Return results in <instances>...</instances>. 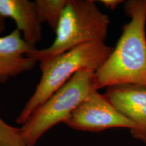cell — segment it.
I'll list each match as a JSON object with an SVG mask.
<instances>
[{
	"label": "cell",
	"mask_w": 146,
	"mask_h": 146,
	"mask_svg": "<svg viewBox=\"0 0 146 146\" xmlns=\"http://www.w3.org/2000/svg\"><path fill=\"white\" fill-rule=\"evenodd\" d=\"M125 11L131 20L112 54L95 72L97 91L124 85L146 88V0L126 1Z\"/></svg>",
	"instance_id": "6da1fadb"
},
{
	"label": "cell",
	"mask_w": 146,
	"mask_h": 146,
	"mask_svg": "<svg viewBox=\"0 0 146 146\" xmlns=\"http://www.w3.org/2000/svg\"><path fill=\"white\" fill-rule=\"evenodd\" d=\"M114 47L104 42H90L41 62L42 74L35 90L18 115L16 123L23 125L35 110L46 102L76 73L96 72L112 54Z\"/></svg>",
	"instance_id": "7a4b0ae2"
},
{
	"label": "cell",
	"mask_w": 146,
	"mask_h": 146,
	"mask_svg": "<svg viewBox=\"0 0 146 146\" xmlns=\"http://www.w3.org/2000/svg\"><path fill=\"white\" fill-rule=\"evenodd\" d=\"M110 23L93 0H68L50 47L35 49L27 56L39 63L90 42H104Z\"/></svg>",
	"instance_id": "3957f363"
},
{
	"label": "cell",
	"mask_w": 146,
	"mask_h": 146,
	"mask_svg": "<svg viewBox=\"0 0 146 146\" xmlns=\"http://www.w3.org/2000/svg\"><path fill=\"white\" fill-rule=\"evenodd\" d=\"M95 72L81 70L37 108L20 128L26 146H35L45 133L65 123L95 91Z\"/></svg>",
	"instance_id": "277c9868"
},
{
	"label": "cell",
	"mask_w": 146,
	"mask_h": 146,
	"mask_svg": "<svg viewBox=\"0 0 146 146\" xmlns=\"http://www.w3.org/2000/svg\"><path fill=\"white\" fill-rule=\"evenodd\" d=\"M78 131L99 132L109 129L133 130L135 125L120 112L106 95L95 91L82 102L65 123Z\"/></svg>",
	"instance_id": "5b68a950"
},
{
	"label": "cell",
	"mask_w": 146,
	"mask_h": 146,
	"mask_svg": "<svg viewBox=\"0 0 146 146\" xmlns=\"http://www.w3.org/2000/svg\"><path fill=\"white\" fill-rule=\"evenodd\" d=\"M106 96L116 108L135 125V139L146 143V88L135 85L108 87Z\"/></svg>",
	"instance_id": "8992f818"
},
{
	"label": "cell",
	"mask_w": 146,
	"mask_h": 146,
	"mask_svg": "<svg viewBox=\"0 0 146 146\" xmlns=\"http://www.w3.org/2000/svg\"><path fill=\"white\" fill-rule=\"evenodd\" d=\"M35 49L26 43L17 29L0 36V83L32 70L36 62L27 55Z\"/></svg>",
	"instance_id": "52a82bcc"
},
{
	"label": "cell",
	"mask_w": 146,
	"mask_h": 146,
	"mask_svg": "<svg viewBox=\"0 0 146 146\" xmlns=\"http://www.w3.org/2000/svg\"><path fill=\"white\" fill-rule=\"evenodd\" d=\"M0 15L12 18L16 29L21 32L23 39L35 47L43 39L42 25L34 1L29 0H0Z\"/></svg>",
	"instance_id": "ba28073f"
},
{
	"label": "cell",
	"mask_w": 146,
	"mask_h": 146,
	"mask_svg": "<svg viewBox=\"0 0 146 146\" xmlns=\"http://www.w3.org/2000/svg\"><path fill=\"white\" fill-rule=\"evenodd\" d=\"M68 0H35L38 17L41 23H47L54 31L56 30Z\"/></svg>",
	"instance_id": "9c48e42d"
},
{
	"label": "cell",
	"mask_w": 146,
	"mask_h": 146,
	"mask_svg": "<svg viewBox=\"0 0 146 146\" xmlns=\"http://www.w3.org/2000/svg\"><path fill=\"white\" fill-rule=\"evenodd\" d=\"M0 146H26L21 129L9 125L0 117Z\"/></svg>",
	"instance_id": "30bf717a"
},
{
	"label": "cell",
	"mask_w": 146,
	"mask_h": 146,
	"mask_svg": "<svg viewBox=\"0 0 146 146\" xmlns=\"http://www.w3.org/2000/svg\"><path fill=\"white\" fill-rule=\"evenodd\" d=\"M100 2L104 5L106 8L110 9V10H114L121 3L125 2L122 0H101Z\"/></svg>",
	"instance_id": "8fae6325"
},
{
	"label": "cell",
	"mask_w": 146,
	"mask_h": 146,
	"mask_svg": "<svg viewBox=\"0 0 146 146\" xmlns=\"http://www.w3.org/2000/svg\"><path fill=\"white\" fill-rule=\"evenodd\" d=\"M5 18L0 15V35L3 33L5 29Z\"/></svg>",
	"instance_id": "7c38bea8"
}]
</instances>
